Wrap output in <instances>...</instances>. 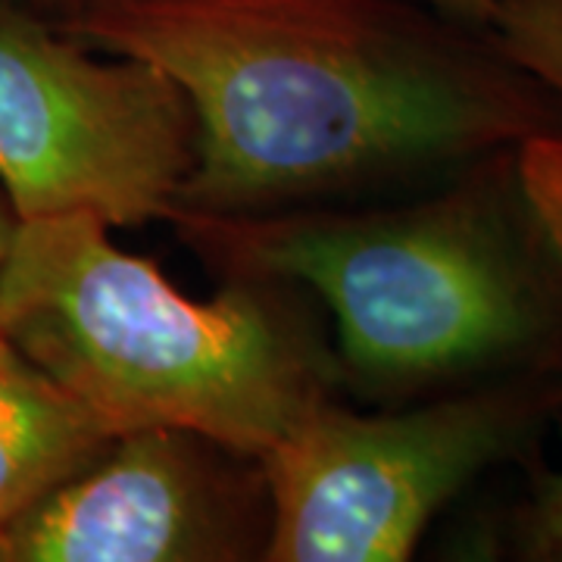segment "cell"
Wrapping results in <instances>:
<instances>
[{"label":"cell","mask_w":562,"mask_h":562,"mask_svg":"<svg viewBox=\"0 0 562 562\" xmlns=\"http://www.w3.org/2000/svg\"><path fill=\"white\" fill-rule=\"evenodd\" d=\"M522 188L547 238L562 254V138L541 132L522 140Z\"/></svg>","instance_id":"obj_9"},{"label":"cell","mask_w":562,"mask_h":562,"mask_svg":"<svg viewBox=\"0 0 562 562\" xmlns=\"http://www.w3.org/2000/svg\"><path fill=\"white\" fill-rule=\"evenodd\" d=\"M169 222L238 279L313 288L338 322L344 360L372 379L469 369L538 328L522 262L462 201L382 213H172Z\"/></svg>","instance_id":"obj_3"},{"label":"cell","mask_w":562,"mask_h":562,"mask_svg":"<svg viewBox=\"0 0 562 562\" xmlns=\"http://www.w3.org/2000/svg\"><path fill=\"white\" fill-rule=\"evenodd\" d=\"M32 3H38V7H47V10H60V7H66V10H72V13H76V10H79L85 0H32Z\"/></svg>","instance_id":"obj_12"},{"label":"cell","mask_w":562,"mask_h":562,"mask_svg":"<svg viewBox=\"0 0 562 562\" xmlns=\"http://www.w3.org/2000/svg\"><path fill=\"white\" fill-rule=\"evenodd\" d=\"M484 25L503 60L562 98V0H501Z\"/></svg>","instance_id":"obj_8"},{"label":"cell","mask_w":562,"mask_h":562,"mask_svg":"<svg viewBox=\"0 0 562 562\" xmlns=\"http://www.w3.org/2000/svg\"><path fill=\"white\" fill-rule=\"evenodd\" d=\"M0 335L116 435L172 428L260 460L328 397L319 347L272 281L181 294L85 210L16 220Z\"/></svg>","instance_id":"obj_2"},{"label":"cell","mask_w":562,"mask_h":562,"mask_svg":"<svg viewBox=\"0 0 562 562\" xmlns=\"http://www.w3.org/2000/svg\"><path fill=\"white\" fill-rule=\"evenodd\" d=\"M13 232H16V213H13L10 203L0 201V266H3V257H7V250H10Z\"/></svg>","instance_id":"obj_11"},{"label":"cell","mask_w":562,"mask_h":562,"mask_svg":"<svg viewBox=\"0 0 562 562\" xmlns=\"http://www.w3.org/2000/svg\"><path fill=\"white\" fill-rule=\"evenodd\" d=\"M0 562H7V525H0Z\"/></svg>","instance_id":"obj_13"},{"label":"cell","mask_w":562,"mask_h":562,"mask_svg":"<svg viewBox=\"0 0 562 562\" xmlns=\"http://www.w3.org/2000/svg\"><path fill=\"white\" fill-rule=\"evenodd\" d=\"M72 38L162 69L198 122L172 213H269L543 132L535 85L409 0H85Z\"/></svg>","instance_id":"obj_1"},{"label":"cell","mask_w":562,"mask_h":562,"mask_svg":"<svg viewBox=\"0 0 562 562\" xmlns=\"http://www.w3.org/2000/svg\"><path fill=\"white\" fill-rule=\"evenodd\" d=\"M201 438L135 428L7 525V562L228 560V522ZM206 443V441H203Z\"/></svg>","instance_id":"obj_6"},{"label":"cell","mask_w":562,"mask_h":562,"mask_svg":"<svg viewBox=\"0 0 562 562\" xmlns=\"http://www.w3.org/2000/svg\"><path fill=\"white\" fill-rule=\"evenodd\" d=\"M120 435L0 335V525L76 479Z\"/></svg>","instance_id":"obj_7"},{"label":"cell","mask_w":562,"mask_h":562,"mask_svg":"<svg viewBox=\"0 0 562 562\" xmlns=\"http://www.w3.org/2000/svg\"><path fill=\"white\" fill-rule=\"evenodd\" d=\"M522 428L501 394L360 416L328 397L260 457L272 501L266 560L401 562L431 516Z\"/></svg>","instance_id":"obj_5"},{"label":"cell","mask_w":562,"mask_h":562,"mask_svg":"<svg viewBox=\"0 0 562 562\" xmlns=\"http://www.w3.org/2000/svg\"><path fill=\"white\" fill-rule=\"evenodd\" d=\"M194 160L198 122L162 69L101 60L0 0V188L16 220H169Z\"/></svg>","instance_id":"obj_4"},{"label":"cell","mask_w":562,"mask_h":562,"mask_svg":"<svg viewBox=\"0 0 562 562\" xmlns=\"http://www.w3.org/2000/svg\"><path fill=\"white\" fill-rule=\"evenodd\" d=\"M425 7H435L441 13H450L457 20H472V22H487L491 10L501 3V0H416Z\"/></svg>","instance_id":"obj_10"}]
</instances>
